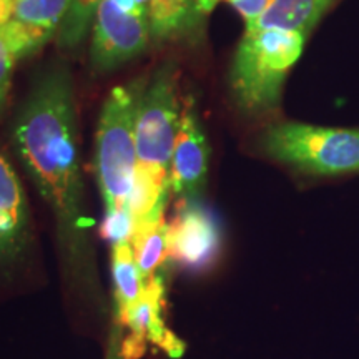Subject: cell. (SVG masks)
Segmentation results:
<instances>
[{
	"instance_id": "7",
	"label": "cell",
	"mask_w": 359,
	"mask_h": 359,
	"mask_svg": "<svg viewBox=\"0 0 359 359\" xmlns=\"http://www.w3.org/2000/svg\"><path fill=\"white\" fill-rule=\"evenodd\" d=\"M34 228L19 175L0 154V290L19 280L34 258Z\"/></svg>"
},
{
	"instance_id": "17",
	"label": "cell",
	"mask_w": 359,
	"mask_h": 359,
	"mask_svg": "<svg viewBox=\"0 0 359 359\" xmlns=\"http://www.w3.org/2000/svg\"><path fill=\"white\" fill-rule=\"evenodd\" d=\"M135 231V219L130 208L110 210L103 218L100 233L111 246L116 245H132Z\"/></svg>"
},
{
	"instance_id": "1",
	"label": "cell",
	"mask_w": 359,
	"mask_h": 359,
	"mask_svg": "<svg viewBox=\"0 0 359 359\" xmlns=\"http://www.w3.org/2000/svg\"><path fill=\"white\" fill-rule=\"evenodd\" d=\"M13 145L29 177L55 217L72 262L87 257L79 120L69 69L40 75L13 125Z\"/></svg>"
},
{
	"instance_id": "20",
	"label": "cell",
	"mask_w": 359,
	"mask_h": 359,
	"mask_svg": "<svg viewBox=\"0 0 359 359\" xmlns=\"http://www.w3.org/2000/svg\"><path fill=\"white\" fill-rule=\"evenodd\" d=\"M219 2H236V0H196V8H198L200 15H206L218 6Z\"/></svg>"
},
{
	"instance_id": "6",
	"label": "cell",
	"mask_w": 359,
	"mask_h": 359,
	"mask_svg": "<svg viewBox=\"0 0 359 359\" xmlns=\"http://www.w3.org/2000/svg\"><path fill=\"white\" fill-rule=\"evenodd\" d=\"M154 0H100L92 27L90 64L109 72L142 55L151 40Z\"/></svg>"
},
{
	"instance_id": "15",
	"label": "cell",
	"mask_w": 359,
	"mask_h": 359,
	"mask_svg": "<svg viewBox=\"0 0 359 359\" xmlns=\"http://www.w3.org/2000/svg\"><path fill=\"white\" fill-rule=\"evenodd\" d=\"M196 0H154L151 4V40L161 42L198 24Z\"/></svg>"
},
{
	"instance_id": "14",
	"label": "cell",
	"mask_w": 359,
	"mask_h": 359,
	"mask_svg": "<svg viewBox=\"0 0 359 359\" xmlns=\"http://www.w3.org/2000/svg\"><path fill=\"white\" fill-rule=\"evenodd\" d=\"M132 248L143 280L148 281L168 258V223L165 218L137 224Z\"/></svg>"
},
{
	"instance_id": "21",
	"label": "cell",
	"mask_w": 359,
	"mask_h": 359,
	"mask_svg": "<svg viewBox=\"0 0 359 359\" xmlns=\"http://www.w3.org/2000/svg\"><path fill=\"white\" fill-rule=\"evenodd\" d=\"M13 0H0V25L7 24L12 17Z\"/></svg>"
},
{
	"instance_id": "10",
	"label": "cell",
	"mask_w": 359,
	"mask_h": 359,
	"mask_svg": "<svg viewBox=\"0 0 359 359\" xmlns=\"http://www.w3.org/2000/svg\"><path fill=\"white\" fill-rule=\"evenodd\" d=\"M72 0H13L12 17L0 25L17 57H27L57 37Z\"/></svg>"
},
{
	"instance_id": "12",
	"label": "cell",
	"mask_w": 359,
	"mask_h": 359,
	"mask_svg": "<svg viewBox=\"0 0 359 359\" xmlns=\"http://www.w3.org/2000/svg\"><path fill=\"white\" fill-rule=\"evenodd\" d=\"M336 0H268L262 15L245 25V32L276 29L299 32L308 37Z\"/></svg>"
},
{
	"instance_id": "4",
	"label": "cell",
	"mask_w": 359,
	"mask_h": 359,
	"mask_svg": "<svg viewBox=\"0 0 359 359\" xmlns=\"http://www.w3.org/2000/svg\"><path fill=\"white\" fill-rule=\"evenodd\" d=\"M259 147L269 158L303 173L318 177L359 173V130L276 123L264 130Z\"/></svg>"
},
{
	"instance_id": "19",
	"label": "cell",
	"mask_w": 359,
	"mask_h": 359,
	"mask_svg": "<svg viewBox=\"0 0 359 359\" xmlns=\"http://www.w3.org/2000/svg\"><path fill=\"white\" fill-rule=\"evenodd\" d=\"M268 0H236L231 6L240 12V15L245 19V25L251 24L253 20H257L262 12L266 7Z\"/></svg>"
},
{
	"instance_id": "11",
	"label": "cell",
	"mask_w": 359,
	"mask_h": 359,
	"mask_svg": "<svg viewBox=\"0 0 359 359\" xmlns=\"http://www.w3.org/2000/svg\"><path fill=\"white\" fill-rule=\"evenodd\" d=\"M163 294L165 285L161 276H151L147 281L140 302L137 303V306L123 323L133 333L130 344H135L138 348L148 341V343L163 349L168 356L178 358L185 351V346L177 336L165 327L163 318H161Z\"/></svg>"
},
{
	"instance_id": "9",
	"label": "cell",
	"mask_w": 359,
	"mask_h": 359,
	"mask_svg": "<svg viewBox=\"0 0 359 359\" xmlns=\"http://www.w3.org/2000/svg\"><path fill=\"white\" fill-rule=\"evenodd\" d=\"M210 148L201 128L193 97L183 100L177 140H175L170 187L180 201H196L205 190Z\"/></svg>"
},
{
	"instance_id": "18",
	"label": "cell",
	"mask_w": 359,
	"mask_h": 359,
	"mask_svg": "<svg viewBox=\"0 0 359 359\" xmlns=\"http://www.w3.org/2000/svg\"><path fill=\"white\" fill-rule=\"evenodd\" d=\"M17 60H19V57H17L15 50L0 30V109L6 103L8 90H11L13 67H15Z\"/></svg>"
},
{
	"instance_id": "13",
	"label": "cell",
	"mask_w": 359,
	"mask_h": 359,
	"mask_svg": "<svg viewBox=\"0 0 359 359\" xmlns=\"http://www.w3.org/2000/svg\"><path fill=\"white\" fill-rule=\"evenodd\" d=\"M111 276L120 320L125 321L140 302L147 281L135 262L132 245L111 246Z\"/></svg>"
},
{
	"instance_id": "3",
	"label": "cell",
	"mask_w": 359,
	"mask_h": 359,
	"mask_svg": "<svg viewBox=\"0 0 359 359\" xmlns=\"http://www.w3.org/2000/svg\"><path fill=\"white\" fill-rule=\"evenodd\" d=\"M142 82L115 87L102 107L95 138V172L107 212L128 208L133 191L137 175L135 120Z\"/></svg>"
},
{
	"instance_id": "5",
	"label": "cell",
	"mask_w": 359,
	"mask_h": 359,
	"mask_svg": "<svg viewBox=\"0 0 359 359\" xmlns=\"http://www.w3.org/2000/svg\"><path fill=\"white\" fill-rule=\"evenodd\" d=\"M183 102L178 93V70L165 62L150 79H143L135 120L137 172L170 180Z\"/></svg>"
},
{
	"instance_id": "16",
	"label": "cell",
	"mask_w": 359,
	"mask_h": 359,
	"mask_svg": "<svg viewBox=\"0 0 359 359\" xmlns=\"http://www.w3.org/2000/svg\"><path fill=\"white\" fill-rule=\"evenodd\" d=\"M98 4L100 0H72L70 11L55 37L58 47L77 48L83 43L93 27Z\"/></svg>"
},
{
	"instance_id": "2",
	"label": "cell",
	"mask_w": 359,
	"mask_h": 359,
	"mask_svg": "<svg viewBox=\"0 0 359 359\" xmlns=\"http://www.w3.org/2000/svg\"><path fill=\"white\" fill-rule=\"evenodd\" d=\"M306 37L291 30L245 32L230 70V87L236 105L246 114L276 109L283 83L299 60Z\"/></svg>"
},
{
	"instance_id": "8",
	"label": "cell",
	"mask_w": 359,
	"mask_h": 359,
	"mask_svg": "<svg viewBox=\"0 0 359 359\" xmlns=\"http://www.w3.org/2000/svg\"><path fill=\"white\" fill-rule=\"evenodd\" d=\"M222 251V228L215 215L196 201H182L168 223V258L180 268L200 273L212 268Z\"/></svg>"
}]
</instances>
